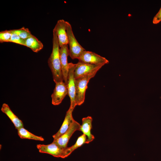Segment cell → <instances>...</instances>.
Instances as JSON below:
<instances>
[{
    "instance_id": "7",
    "label": "cell",
    "mask_w": 161,
    "mask_h": 161,
    "mask_svg": "<svg viewBox=\"0 0 161 161\" xmlns=\"http://www.w3.org/2000/svg\"><path fill=\"white\" fill-rule=\"evenodd\" d=\"M80 126L81 125L74 120L68 130L57 139L53 140V142L63 148H66L69 139L75 131H80Z\"/></svg>"
},
{
    "instance_id": "2",
    "label": "cell",
    "mask_w": 161,
    "mask_h": 161,
    "mask_svg": "<svg viewBox=\"0 0 161 161\" xmlns=\"http://www.w3.org/2000/svg\"><path fill=\"white\" fill-rule=\"evenodd\" d=\"M98 70H96L84 76L75 79V101L76 106L81 105L84 103L88 82L91 78L95 76Z\"/></svg>"
},
{
    "instance_id": "9",
    "label": "cell",
    "mask_w": 161,
    "mask_h": 161,
    "mask_svg": "<svg viewBox=\"0 0 161 161\" xmlns=\"http://www.w3.org/2000/svg\"><path fill=\"white\" fill-rule=\"evenodd\" d=\"M103 66L82 63L78 61L76 64L74 72L75 79L84 76L94 71L99 70Z\"/></svg>"
},
{
    "instance_id": "19",
    "label": "cell",
    "mask_w": 161,
    "mask_h": 161,
    "mask_svg": "<svg viewBox=\"0 0 161 161\" xmlns=\"http://www.w3.org/2000/svg\"><path fill=\"white\" fill-rule=\"evenodd\" d=\"M12 33L11 30H6L0 32V42H10Z\"/></svg>"
},
{
    "instance_id": "11",
    "label": "cell",
    "mask_w": 161,
    "mask_h": 161,
    "mask_svg": "<svg viewBox=\"0 0 161 161\" xmlns=\"http://www.w3.org/2000/svg\"><path fill=\"white\" fill-rule=\"evenodd\" d=\"M60 49V56L64 81L67 85L69 71V63L67 57L69 55V49L68 45L62 46Z\"/></svg>"
},
{
    "instance_id": "21",
    "label": "cell",
    "mask_w": 161,
    "mask_h": 161,
    "mask_svg": "<svg viewBox=\"0 0 161 161\" xmlns=\"http://www.w3.org/2000/svg\"><path fill=\"white\" fill-rule=\"evenodd\" d=\"M161 21V7L157 14L154 16L153 19V23L157 24Z\"/></svg>"
},
{
    "instance_id": "12",
    "label": "cell",
    "mask_w": 161,
    "mask_h": 161,
    "mask_svg": "<svg viewBox=\"0 0 161 161\" xmlns=\"http://www.w3.org/2000/svg\"><path fill=\"white\" fill-rule=\"evenodd\" d=\"M74 110L69 108L66 112L64 121L58 131L52 136L53 140H55L65 133L69 129L74 120L72 112Z\"/></svg>"
},
{
    "instance_id": "5",
    "label": "cell",
    "mask_w": 161,
    "mask_h": 161,
    "mask_svg": "<svg viewBox=\"0 0 161 161\" xmlns=\"http://www.w3.org/2000/svg\"><path fill=\"white\" fill-rule=\"evenodd\" d=\"M37 148L40 153L48 154L56 157L64 158L67 157L66 151L67 148H63L53 142L48 145L38 144Z\"/></svg>"
},
{
    "instance_id": "20",
    "label": "cell",
    "mask_w": 161,
    "mask_h": 161,
    "mask_svg": "<svg viewBox=\"0 0 161 161\" xmlns=\"http://www.w3.org/2000/svg\"><path fill=\"white\" fill-rule=\"evenodd\" d=\"M12 33L10 42H13L24 46L25 39H22L16 34L13 32L12 31Z\"/></svg>"
},
{
    "instance_id": "14",
    "label": "cell",
    "mask_w": 161,
    "mask_h": 161,
    "mask_svg": "<svg viewBox=\"0 0 161 161\" xmlns=\"http://www.w3.org/2000/svg\"><path fill=\"white\" fill-rule=\"evenodd\" d=\"M1 111L5 114L13 124L15 128L17 129L24 127L22 121L15 114L7 104H3L1 109Z\"/></svg>"
},
{
    "instance_id": "1",
    "label": "cell",
    "mask_w": 161,
    "mask_h": 161,
    "mask_svg": "<svg viewBox=\"0 0 161 161\" xmlns=\"http://www.w3.org/2000/svg\"><path fill=\"white\" fill-rule=\"evenodd\" d=\"M52 49L48 63L55 83L64 81L60 56V46L55 32L53 31Z\"/></svg>"
},
{
    "instance_id": "13",
    "label": "cell",
    "mask_w": 161,
    "mask_h": 161,
    "mask_svg": "<svg viewBox=\"0 0 161 161\" xmlns=\"http://www.w3.org/2000/svg\"><path fill=\"white\" fill-rule=\"evenodd\" d=\"M92 118L91 116H88L82 119V123L81 125L80 131L85 134L87 138L86 143H89L95 139L94 136L91 134V130L92 128Z\"/></svg>"
},
{
    "instance_id": "3",
    "label": "cell",
    "mask_w": 161,
    "mask_h": 161,
    "mask_svg": "<svg viewBox=\"0 0 161 161\" xmlns=\"http://www.w3.org/2000/svg\"><path fill=\"white\" fill-rule=\"evenodd\" d=\"M66 32L68 44L69 46V55L72 59H78L85 50L77 41L73 34L70 24L66 21Z\"/></svg>"
},
{
    "instance_id": "17",
    "label": "cell",
    "mask_w": 161,
    "mask_h": 161,
    "mask_svg": "<svg viewBox=\"0 0 161 161\" xmlns=\"http://www.w3.org/2000/svg\"><path fill=\"white\" fill-rule=\"evenodd\" d=\"M86 137L85 134H83L80 136L78 138L75 143L73 145L66 148V151L67 157L70 155L75 150L86 143Z\"/></svg>"
},
{
    "instance_id": "4",
    "label": "cell",
    "mask_w": 161,
    "mask_h": 161,
    "mask_svg": "<svg viewBox=\"0 0 161 161\" xmlns=\"http://www.w3.org/2000/svg\"><path fill=\"white\" fill-rule=\"evenodd\" d=\"M75 66L76 64L72 63H69V71L67 85L68 95L70 100V105L69 108L73 110L76 106L75 101L76 92L75 79L74 75Z\"/></svg>"
},
{
    "instance_id": "8",
    "label": "cell",
    "mask_w": 161,
    "mask_h": 161,
    "mask_svg": "<svg viewBox=\"0 0 161 161\" xmlns=\"http://www.w3.org/2000/svg\"><path fill=\"white\" fill-rule=\"evenodd\" d=\"M67 94V86L64 81L56 83L53 93L51 95L52 104L54 105H59Z\"/></svg>"
},
{
    "instance_id": "16",
    "label": "cell",
    "mask_w": 161,
    "mask_h": 161,
    "mask_svg": "<svg viewBox=\"0 0 161 161\" xmlns=\"http://www.w3.org/2000/svg\"><path fill=\"white\" fill-rule=\"evenodd\" d=\"M18 134L21 138L43 141L44 139L41 136L34 134L25 129L24 127L17 129Z\"/></svg>"
},
{
    "instance_id": "6",
    "label": "cell",
    "mask_w": 161,
    "mask_h": 161,
    "mask_svg": "<svg viewBox=\"0 0 161 161\" xmlns=\"http://www.w3.org/2000/svg\"><path fill=\"white\" fill-rule=\"evenodd\" d=\"M79 61L86 64L104 66L109 61L105 58L91 51H83L78 58Z\"/></svg>"
},
{
    "instance_id": "10",
    "label": "cell",
    "mask_w": 161,
    "mask_h": 161,
    "mask_svg": "<svg viewBox=\"0 0 161 161\" xmlns=\"http://www.w3.org/2000/svg\"><path fill=\"white\" fill-rule=\"evenodd\" d=\"M66 24V21L63 19L59 20L53 30L56 34L60 47L68 44Z\"/></svg>"
},
{
    "instance_id": "15",
    "label": "cell",
    "mask_w": 161,
    "mask_h": 161,
    "mask_svg": "<svg viewBox=\"0 0 161 161\" xmlns=\"http://www.w3.org/2000/svg\"><path fill=\"white\" fill-rule=\"evenodd\" d=\"M24 41V46L31 49L34 52H37L43 47L42 43L33 35Z\"/></svg>"
},
{
    "instance_id": "18",
    "label": "cell",
    "mask_w": 161,
    "mask_h": 161,
    "mask_svg": "<svg viewBox=\"0 0 161 161\" xmlns=\"http://www.w3.org/2000/svg\"><path fill=\"white\" fill-rule=\"evenodd\" d=\"M12 31L23 39H25L32 35L28 28L24 27L18 29L12 30Z\"/></svg>"
}]
</instances>
